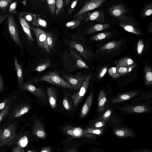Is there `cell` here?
Returning <instances> with one entry per match:
<instances>
[{"label":"cell","instance_id":"7bdbcfd3","mask_svg":"<svg viewBox=\"0 0 152 152\" xmlns=\"http://www.w3.org/2000/svg\"><path fill=\"white\" fill-rule=\"evenodd\" d=\"M13 0H0V9L6 10L11 5Z\"/></svg>","mask_w":152,"mask_h":152},{"label":"cell","instance_id":"7c38bea8","mask_svg":"<svg viewBox=\"0 0 152 152\" xmlns=\"http://www.w3.org/2000/svg\"><path fill=\"white\" fill-rule=\"evenodd\" d=\"M28 143L27 137L23 133L20 132L18 134L12 145H13L12 151L13 152H22Z\"/></svg>","mask_w":152,"mask_h":152},{"label":"cell","instance_id":"7dc6e473","mask_svg":"<svg viewBox=\"0 0 152 152\" xmlns=\"http://www.w3.org/2000/svg\"><path fill=\"white\" fill-rule=\"evenodd\" d=\"M63 104L64 108L67 110H72V106L69 99L66 97H64L63 101Z\"/></svg>","mask_w":152,"mask_h":152},{"label":"cell","instance_id":"e575fe53","mask_svg":"<svg viewBox=\"0 0 152 152\" xmlns=\"http://www.w3.org/2000/svg\"><path fill=\"white\" fill-rule=\"evenodd\" d=\"M22 17L27 21L31 23L33 25H35L36 22L37 15L27 12H23L20 13Z\"/></svg>","mask_w":152,"mask_h":152},{"label":"cell","instance_id":"3957f363","mask_svg":"<svg viewBox=\"0 0 152 152\" xmlns=\"http://www.w3.org/2000/svg\"><path fill=\"white\" fill-rule=\"evenodd\" d=\"M120 113L124 114H146L152 111L151 106L145 103H135L126 104L117 108Z\"/></svg>","mask_w":152,"mask_h":152},{"label":"cell","instance_id":"7a4b0ae2","mask_svg":"<svg viewBox=\"0 0 152 152\" xmlns=\"http://www.w3.org/2000/svg\"><path fill=\"white\" fill-rule=\"evenodd\" d=\"M16 97L14 99L11 110L7 116L8 123L17 120L28 113L31 108L28 102L21 100L20 99L17 100Z\"/></svg>","mask_w":152,"mask_h":152},{"label":"cell","instance_id":"91938a15","mask_svg":"<svg viewBox=\"0 0 152 152\" xmlns=\"http://www.w3.org/2000/svg\"><path fill=\"white\" fill-rule=\"evenodd\" d=\"M120 76L119 74H118V72H117H117L115 73L112 76V77L114 78H116Z\"/></svg>","mask_w":152,"mask_h":152},{"label":"cell","instance_id":"6da1fadb","mask_svg":"<svg viewBox=\"0 0 152 152\" xmlns=\"http://www.w3.org/2000/svg\"><path fill=\"white\" fill-rule=\"evenodd\" d=\"M17 120L4 126L0 133V148L12 146L18 134V127Z\"/></svg>","mask_w":152,"mask_h":152},{"label":"cell","instance_id":"ba28073f","mask_svg":"<svg viewBox=\"0 0 152 152\" xmlns=\"http://www.w3.org/2000/svg\"><path fill=\"white\" fill-rule=\"evenodd\" d=\"M31 29L34 33L37 39V42L39 47L44 49L47 53L50 52L47 42L46 31L38 28L31 26Z\"/></svg>","mask_w":152,"mask_h":152},{"label":"cell","instance_id":"bcb514c9","mask_svg":"<svg viewBox=\"0 0 152 152\" xmlns=\"http://www.w3.org/2000/svg\"><path fill=\"white\" fill-rule=\"evenodd\" d=\"M46 1L51 13L52 15L54 14L56 5V0H46Z\"/></svg>","mask_w":152,"mask_h":152},{"label":"cell","instance_id":"484cf974","mask_svg":"<svg viewBox=\"0 0 152 152\" xmlns=\"http://www.w3.org/2000/svg\"><path fill=\"white\" fill-rule=\"evenodd\" d=\"M126 9L124 6L121 4L115 5L110 8V14L113 17H119L126 12Z\"/></svg>","mask_w":152,"mask_h":152},{"label":"cell","instance_id":"5b68a950","mask_svg":"<svg viewBox=\"0 0 152 152\" xmlns=\"http://www.w3.org/2000/svg\"><path fill=\"white\" fill-rule=\"evenodd\" d=\"M33 81L34 82L46 81L64 88L72 89L70 84L56 72H54L48 73L40 78H35Z\"/></svg>","mask_w":152,"mask_h":152},{"label":"cell","instance_id":"f1b7e54d","mask_svg":"<svg viewBox=\"0 0 152 152\" xmlns=\"http://www.w3.org/2000/svg\"><path fill=\"white\" fill-rule=\"evenodd\" d=\"M109 23H101L94 25L91 26L85 32L86 34H89L107 29L110 27Z\"/></svg>","mask_w":152,"mask_h":152},{"label":"cell","instance_id":"f35d334b","mask_svg":"<svg viewBox=\"0 0 152 152\" xmlns=\"http://www.w3.org/2000/svg\"><path fill=\"white\" fill-rule=\"evenodd\" d=\"M135 66V64H134L132 66L128 67H120L117 65H116L115 67L116 68L117 72L120 76L129 73L131 72Z\"/></svg>","mask_w":152,"mask_h":152},{"label":"cell","instance_id":"2e32d148","mask_svg":"<svg viewBox=\"0 0 152 152\" xmlns=\"http://www.w3.org/2000/svg\"><path fill=\"white\" fill-rule=\"evenodd\" d=\"M140 93L138 90L125 92L119 94L112 99V104H116L131 100L132 99L139 95Z\"/></svg>","mask_w":152,"mask_h":152},{"label":"cell","instance_id":"4316f807","mask_svg":"<svg viewBox=\"0 0 152 152\" xmlns=\"http://www.w3.org/2000/svg\"><path fill=\"white\" fill-rule=\"evenodd\" d=\"M47 93L50 107L53 108H55L57 106V97L55 89L52 87H48Z\"/></svg>","mask_w":152,"mask_h":152},{"label":"cell","instance_id":"03108f58","mask_svg":"<svg viewBox=\"0 0 152 152\" xmlns=\"http://www.w3.org/2000/svg\"><path fill=\"white\" fill-rule=\"evenodd\" d=\"M41 0V1H42L43 0Z\"/></svg>","mask_w":152,"mask_h":152},{"label":"cell","instance_id":"9a60e30c","mask_svg":"<svg viewBox=\"0 0 152 152\" xmlns=\"http://www.w3.org/2000/svg\"><path fill=\"white\" fill-rule=\"evenodd\" d=\"M113 109L110 108H105L101 113L99 114L96 117L104 121L107 124L109 122L114 123H117L118 119L117 116Z\"/></svg>","mask_w":152,"mask_h":152},{"label":"cell","instance_id":"681fc988","mask_svg":"<svg viewBox=\"0 0 152 152\" xmlns=\"http://www.w3.org/2000/svg\"><path fill=\"white\" fill-rule=\"evenodd\" d=\"M80 0H72L68 10V13L71 14L74 11Z\"/></svg>","mask_w":152,"mask_h":152},{"label":"cell","instance_id":"680465c9","mask_svg":"<svg viewBox=\"0 0 152 152\" xmlns=\"http://www.w3.org/2000/svg\"><path fill=\"white\" fill-rule=\"evenodd\" d=\"M67 152H76L77 151V149L75 148H69L66 151Z\"/></svg>","mask_w":152,"mask_h":152},{"label":"cell","instance_id":"f546056e","mask_svg":"<svg viewBox=\"0 0 152 152\" xmlns=\"http://www.w3.org/2000/svg\"><path fill=\"white\" fill-rule=\"evenodd\" d=\"M152 70L148 65H145L144 68V80L145 85L151 86L152 85Z\"/></svg>","mask_w":152,"mask_h":152},{"label":"cell","instance_id":"b9f144b4","mask_svg":"<svg viewBox=\"0 0 152 152\" xmlns=\"http://www.w3.org/2000/svg\"><path fill=\"white\" fill-rule=\"evenodd\" d=\"M47 42L50 49H52L54 46V39L52 34L50 32L46 31Z\"/></svg>","mask_w":152,"mask_h":152},{"label":"cell","instance_id":"9c48e42d","mask_svg":"<svg viewBox=\"0 0 152 152\" xmlns=\"http://www.w3.org/2000/svg\"><path fill=\"white\" fill-rule=\"evenodd\" d=\"M7 18V27L10 35L14 41L19 46L21 47L22 43L14 16L11 14L9 15Z\"/></svg>","mask_w":152,"mask_h":152},{"label":"cell","instance_id":"8fae6325","mask_svg":"<svg viewBox=\"0 0 152 152\" xmlns=\"http://www.w3.org/2000/svg\"><path fill=\"white\" fill-rule=\"evenodd\" d=\"M63 131L66 134L74 137L92 138L93 137L92 134L86 133L84 132V129L79 127L66 126L63 128Z\"/></svg>","mask_w":152,"mask_h":152},{"label":"cell","instance_id":"44dd1931","mask_svg":"<svg viewBox=\"0 0 152 152\" xmlns=\"http://www.w3.org/2000/svg\"><path fill=\"white\" fill-rule=\"evenodd\" d=\"M89 20H95L100 22H104L105 18L102 11L99 10L92 12H88L85 17V22Z\"/></svg>","mask_w":152,"mask_h":152},{"label":"cell","instance_id":"9f6ffc18","mask_svg":"<svg viewBox=\"0 0 152 152\" xmlns=\"http://www.w3.org/2000/svg\"><path fill=\"white\" fill-rule=\"evenodd\" d=\"M4 86L2 78L0 74V92H3L4 91Z\"/></svg>","mask_w":152,"mask_h":152},{"label":"cell","instance_id":"e0dca14e","mask_svg":"<svg viewBox=\"0 0 152 152\" xmlns=\"http://www.w3.org/2000/svg\"><path fill=\"white\" fill-rule=\"evenodd\" d=\"M69 52L74 60L77 69H88L89 67L85 62L81 55L75 50L69 47Z\"/></svg>","mask_w":152,"mask_h":152},{"label":"cell","instance_id":"30bf717a","mask_svg":"<svg viewBox=\"0 0 152 152\" xmlns=\"http://www.w3.org/2000/svg\"><path fill=\"white\" fill-rule=\"evenodd\" d=\"M21 90L27 91L41 101L46 102V97L44 91L41 88L36 87L30 82L24 84Z\"/></svg>","mask_w":152,"mask_h":152},{"label":"cell","instance_id":"d6a6232c","mask_svg":"<svg viewBox=\"0 0 152 152\" xmlns=\"http://www.w3.org/2000/svg\"><path fill=\"white\" fill-rule=\"evenodd\" d=\"M76 17L77 18L75 19L66 23L65 25L66 27L72 29L77 27L82 21L83 19V15H80Z\"/></svg>","mask_w":152,"mask_h":152},{"label":"cell","instance_id":"db71d44e","mask_svg":"<svg viewBox=\"0 0 152 152\" xmlns=\"http://www.w3.org/2000/svg\"><path fill=\"white\" fill-rule=\"evenodd\" d=\"M117 71V70L115 67H112L110 68L108 70V73L110 76H112Z\"/></svg>","mask_w":152,"mask_h":152},{"label":"cell","instance_id":"5bb4252c","mask_svg":"<svg viewBox=\"0 0 152 152\" xmlns=\"http://www.w3.org/2000/svg\"><path fill=\"white\" fill-rule=\"evenodd\" d=\"M114 135L120 138L130 137L134 138L136 137L135 133L129 127L117 126L114 127L113 130Z\"/></svg>","mask_w":152,"mask_h":152},{"label":"cell","instance_id":"277c9868","mask_svg":"<svg viewBox=\"0 0 152 152\" xmlns=\"http://www.w3.org/2000/svg\"><path fill=\"white\" fill-rule=\"evenodd\" d=\"M72 39L68 43L69 47L72 48L77 51L84 58L87 60H89L93 55L90 51L87 48L84 44V40L78 35H72Z\"/></svg>","mask_w":152,"mask_h":152},{"label":"cell","instance_id":"8d00e7d4","mask_svg":"<svg viewBox=\"0 0 152 152\" xmlns=\"http://www.w3.org/2000/svg\"><path fill=\"white\" fill-rule=\"evenodd\" d=\"M110 32H104L99 33L90 37L91 40L94 41H99L105 39L111 34Z\"/></svg>","mask_w":152,"mask_h":152},{"label":"cell","instance_id":"e7e4bbea","mask_svg":"<svg viewBox=\"0 0 152 152\" xmlns=\"http://www.w3.org/2000/svg\"><path fill=\"white\" fill-rule=\"evenodd\" d=\"M3 127V126L0 129V133L1 132L2 129Z\"/></svg>","mask_w":152,"mask_h":152},{"label":"cell","instance_id":"f5cc1de1","mask_svg":"<svg viewBox=\"0 0 152 152\" xmlns=\"http://www.w3.org/2000/svg\"><path fill=\"white\" fill-rule=\"evenodd\" d=\"M132 152H151L152 150L151 149H145L141 148L132 150L131 151Z\"/></svg>","mask_w":152,"mask_h":152},{"label":"cell","instance_id":"836d02e7","mask_svg":"<svg viewBox=\"0 0 152 152\" xmlns=\"http://www.w3.org/2000/svg\"><path fill=\"white\" fill-rule=\"evenodd\" d=\"M135 64L133 60L128 57H124L120 59L116 65L120 67H128Z\"/></svg>","mask_w":152,"mask_h":152},{"label":"cell","instance_id":"6f0895ef","mask_svg":"<svg viewBox=\"0 0 152 152\" xmlns=\"http://www.w3.org/2000/svg\"><path fill=\"white\" fill-rule=\"evenodd\" d=\"M9 15L8 13L0 15V25L7 17Z\"/></svg>","mask_w":152,"mask_h":152},{"label":"cell","instance_id":"ee69618b","mask_svg":"<svg viewBox=\"0 0 152 152\" xmlns=\"http://www.w3.org/2000/svg\"><path fill=\"white\" fill-rule=\"evenodd\" d=\"M152 13V4L147 5L144 9L142 13V16L145 18L150 16Z\"/></svg>","mask_w":152,"mask_h":152},{"label":"cell","instance_id":"d6986e66","mask_svg":"<svg viewBox=\"0 0 152 152\" xmlns=\"http://www.w3.org/2000/svg\"><path fill=\"white\" fill-rule=\"evenodd\" d=\"M31 129L33 134L36 137L41 139L46 138V132L42 124L39 120H36L34 121Z\"/></svg>","mask_w":152,"mask_h":152},{"label":"cell","instance_id":"74e56055","mask_svg":"<svg viewBox=\"0 0 152 152\" xmlns=\"http://www.w3.org/2000/svg\"><path fill=\"white\" fill-rule=\"evenodd\" d=\"M104 128L105 127L98 128L88 127L84 129V131L86 133L100 135L103 133Z\"/></svg>","mask_w":152,"mask_h":152},{"label":"cell","instance_id":"11a10c76","mask_svg":"<svg viewBox=\"0 0 152 152\" xmlns=\"http://www.w3.org/2000/svg\"><path fill=\"white\" fill-rule=\"evenodd\" d=\"M51 148L49 146L44 147L42 148L40 152H50L52 151Z\"/></svg>","mask_w":152,"mask_h":152},{"label":"cell","instance_id":"8992f818","mask_svg":"<svg viewBox=\"0 0 152 152\" xmlns=\"http://www.w3.org/2000/svg\"><path fill=\"white\" fill-rule=\"evenodd\" d=\"M87 75L86 73H81L74 75L66 74H62L65 80L70 85L72 89L75 91L79 89Z\"/></svg>","mask_w":152,"mask_h":152},{"label":"cell","instance_id":"be15d7a7","mask_svg":"<svg viewBox=\"0 0 152 152\" xmlns=\"http://www.w3.org/2000/svg\"><path fill=\"white\" fill-rule=\"evenodd\" d=\"M36 151H30V150H28V151H27V152H36Z\"/></svg>","mask_w":152,"mask_h":152},{"label":"cell","instance_id":"ab89813d","mask_svg":"<svg viewBox=\"0 0 152 152\" xmlns=\"http://www.w3.org/2000/svg\"><path fill=\"white\" fill-rule=\"evenodd\" d=\"M65 0H56L55 11V17L57 16L62 11L64 6Z\"/></svg>","mask_w":152,"mask_h":152},{"label":"cell","instance_id":"f6af8a7d","mask_svg":"<svg viewBox=\"0 0 152 152\" xmlns=\"http://www.w3.org/2000/svg\"><path fill=\"white\" fill-rule=\"evenodd\" d=\"M35 26H41L43 28H46L47 23L45 20L41 18L39 15H37L36 22Z\"/></svg>","mask_w":152,"mask_h":152},{"label":"cell","instance_id":"4fadbf2b","mask_svg":"<svg viewBox=\"0 0 152 152\" xmlns=\"http://www.w3.org/2000/svg\"><path fill=\"white\" fill-rule=\"evenodd\" d=\"M107 0H90L86 3L73 16L76 17L97 8Z\"/></svg>","mask_w":152,"mask_h":152},{"label":"cell","instance_id":"603a6c76","mask_svg":"<svg viewBox=\"0 0 152 152\" xmlns=\"http://www.w3.org/2000/svg\"><path fill=\"white\" fill-rule=\"evenodd\" d=\"M107 98L106 94L103 90L100 91L99 93L97 103V109L99 114L102 113L105 109Z\"/></svg>","mask_w":152,"mask_h":152},{"label":"cell","instance_id":"6125c7cd","mask_svg":"<svg viewBox=\"0 0 152 152\" xmlns=\"http://www.w3.org/2000/svg\"><path fill=\"white\" fill-rule=\"evenodd\" d=\"M16 4L15 3H13L12 4V5L10 6V8H11V10H12L13 9H14V7H15Z\"/></svg>","mask_w":152,"mask_h":152},{"label":"cell","instance_id":"ffe728a7","mask_svg":"<svg viewBox=\"0 0 152 152\" xmlns=\"http://www.w3.org/2000/svg\"><path fill=\"white\" fill-rule=\"evenodd\" d=\"M122 43V41L120 40L111 41L101 46L98 50L99 52H111L120 48Z\"/></svg>","mask_w":152,"mask_h":152},{"label":"cell","instance_id":"ac0fdd59","mask_svg":"<svg viewBox=\"0 0 152 152\" xmlns=\"http://www.w3.org/2000/svg\"><path fill=\"white\" fill-rule=\"evenodd\" d=\"M61 60L64 66L69 72H72L78 70L69 52L66 51L63 54Z\"/></svg>","mask_w":152,"mask_h":152},{"label":"cell","instance_id":"816d5d0a","mask_svg":"<svg viewBox=\"0 0 152 152\" xmlns=\"http://www.w3.org/2000/svg\"><path fill=\"white\" fill-rule=\"evenodd\" d=\"M107 66H105L102 69L98 75V77L99 79H101L104 76L107 72Z\"/></svg>","mask_w":152,"mask_h":152},{"label":"cell","instance_id":"4dcf8cb0","mask_svg":"<svg viewBox=\"0 0 152 152\" xmlns=\"http://www.w3.org/2000/svg\"><path fill=\"white\" fill-rule=\"evenodd\" d=\"M20 20L21 24L26 34L28 39L30 41L33 42L34 40L31 35V28L29 25L24 18L20 17Z\"/></svg>","mask_w":152,"mask_h":152},{"label":"cell","instance_id":"94428289","mask_svg":"<svg viewBox=\"0 0 152 152\" xmlns=\"http://www.w3.org/2000/svg\"><path fill=\"white\" fill-rule=\"evenodd\" d=\"M71 0H65V5L67 6L69 4Z\"/></svg>","mask_w":152,"mask_h":152},{"label":"cell","instance_id":"7402d4cb","mask_svg":"<svg viewBox=\"0 0 152 152\" xmlns=\"http://www.w3.org/2000/svg\"><path fill=\"white\" fill-rule=\"evenodd\" d=\"M130 101L132 103H145L150 105L152 103V93H148L138 96L132 99Z\"/></svg>","mask_w":152,"mask_h":152},{"label":"cell","instance_id":"83f0119b","mask_svg":"<svg viewBox=\"0 0 152 152\" xmlns=\"http://www.w3.org/2000/svg\"><path fill=\"white\" fill-rule=\"evenodd\" d=\"M16 96L17 95L13 96L5 107L0 112V123L7 116L11 110L14 99Z\"/></svg>","mask_w":152,"mask_h":152},{"label":"cell","instance_id":"60d3db41","mask_svg":"<svg viewBox=\"0 0 152 152\" xmlns=\"http://www.w3.org/2000/svg\"><path fill=\"white\" fill-rule=\"evenodd\" d=\"M50 61L48 60L37 66L34 70L39 72H42L49 67L50 66Z\"/></svg>","mask_w":152,"mask_h":152},{"label":"cell","instance_id":"f907efd6","mask_svg":"<svg viewBox=\"0 0 152 152\" xmlns=\"http://www.w3.org/2000/svg\"><path fill=\"white\" fill-rule=\"evenodd\" d=\"M144 46V44L143 40L140 39L137 44V53L139 55H140L143 49Z\"/></svg>","mask_w":152,"mask_h":152},{"label":"cell","instance_id":"d590c367","mask_svg":"<svg viewBox=\"0 0 152 152\" xmlns=\"http://www.w3.org/2000/svg\"><path fill=\"white\" fill-rule=\"evenodd\" d=\"M107 126V124L104 121L96 117L91 122L88 127L99 128L105 127Z\"/></svg>","mask_w":152,"mask_h":152},{"label":"cell","instance_id":"1f68e13d","mask_svg":"<svg viewBox=\"0 0 152 152\" xmlns=\"http://www.w3.org/2000/svg\"><path fill=\"white\" fill-rule=\"evenodd\" d=\"M120 25L125 30L135 34L142 35V33L135 26L123 22H121Z\"/></svg>","mask_w":152,"mask_h":152},{"label":"cell","instance_id":"52a82bcc","mask_svg":"<svg viewBox=\"0 0 152 152\" xmlns=\"http://www.w3.org/2000/svg\"><path fill=\"white\" fill-rule=\"evenodd\" d=\"M91 77V75H88L85 81L79 89L77 90V91L71 95L75 107H77L86 94Z\"/></svg>","mask_w":152,"mask_h":152},{"label":"cell","instance_id":"d4e9b609","mask_svg":"<svg viewBox=\"0 0 152 152\" xmlns=\"http://www.w3.org/2000/svg\"><path fill=\"white\" fill-rule=\"evenodd\" d=\"M93 94L91 91L85 101L80 112V116L84 118L88 113L93 100Z\"/></svg>","mask_w":152,"mask_h":152},{"label":"cell","instance_id":"c3c4849f","mask_svg":"<svg viewBox=\"0 0 152 152\" xmlns=\"http://www.w3.org/2000/svg\"><path fill=\"white\" fill-rule=\"evenodd\" d=\"M12 96H7L0 102V112L5 107Z\"/></svg>","mask_w":152,"mask_h":152},{"label":"cell","instance_id":"cb8c5ba5","mask_svg":"<svg viewBox=\"0 0 152 152\" xmlns=\"http://www.w3.org/2000/svg\"><path fill=\"white\" fill-rule=\"evenodd\" d=\"M13 59L18 82L20 88L21 90L24 84L23 83L22 66L21 64L19 63L17 58L16 56H14Z\"/></svg>","mask_w":152,"mask_h":152}]
</instances>
